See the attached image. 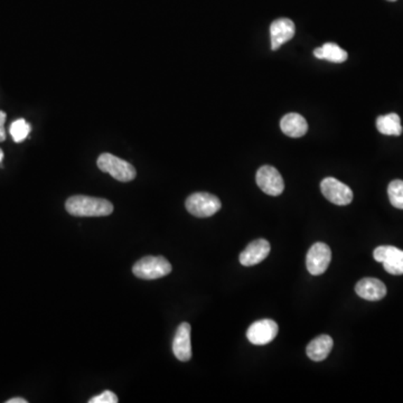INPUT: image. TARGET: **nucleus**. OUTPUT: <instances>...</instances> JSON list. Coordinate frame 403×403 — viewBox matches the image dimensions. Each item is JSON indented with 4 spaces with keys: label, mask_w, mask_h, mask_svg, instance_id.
<instances>
[{
    "label": "nucleus",
    "mask_w": 403,
    "mask_h": 403,
    "mask_svg": "<svg viewBox=\"0 0 403 403\" xmlns=\"http://www.w3.org/2000/svg\"><path fill=\"white\" fill-rule=\"evenodd\" d=\"M333 338L329 335H319L307 345V357L314 362H322L329 357L333 348Z\"/></svg>",
    "instance_id": "14"
},
{
    "label": "nucleus",
    "mask_w": 403,
    "mask_h": 403,
    "mask_svg": "<svg viewBox=\"0 0 403 403\" xmlns=\"http://www.w3.org/2000/svg\"><path fill=\"white\" fill-rule=\"evenodd\" d=\"M331 260V248L326 243H315L307 253V269L312 276H319L327 270Z\"/></svg>",
    "instance_id": "8"
},
{
    "label": "nucleus",
    "mask_w": 403,
    "mask_h": 403,
    "mask_svg": "<svg viewBox=\"0 0 403 403\" xmlns=\"http://www.w3.org/2000/svg\"><path fill=\"white\" fill-rule=\"evenodd\" d=\"M29 131H31V126L24 119H18L11 124V135L16 143L25 140Z\"/></svg>",
    "instance_id": "19"
},
{
    "label": "nucleus",
    "mask_w": 403,
    "mask_h": 403,
    "mask_svg": "<svg viewBox=\"0 0 403 403\" xmlns=\"http://www.w3.org/2000/svg\"><path fill=\"white\" fill-rule=\"evenodd\" d=\"M173 352L180 362H187L192 359L191 325L182 323L177 329L173 341Z\"/></svg>",
    "instance_id": "11"
},
{
    "label": "nucleus",
    "mask_w": 403,
    "mask_h": 403,
    "mask_svg": "<svg viewBox=\"0 0 403 403\" xmlns=\"http://www.w3.org/2000/svg\"><path fill=\"white\" fill-rule=\"evenodd\" d=\"M279 331V327L276 322L272 319H263V321L254 322L248 331L246 337L249 342L253 345H267L276 338Z\"/></svg>",
    "instance_id": "9"
},
{
    "label": "nucleus",
    "mask_w": 403,
    "mask_h": 403,
    "mask_svg": "<svg viewBox=\"0 0 403 403\" xmlns=\"http://www.w3.org/2000/svg\"><path fill=\"white\" fill-rule=\"evenodd\" d=\"M133 272L136 277L144 280L163 278L171 272V265L164 257H145L133 265Z\"/></svg>",
    "instance_id": "3"
},
{
    "label": "nucleus",
    "mask_w": 403,
    "mask_h": 403,
    "mask_svg": "<svg viewBox=\"0 0 403 403\" xmlns=\"http://www.w3.org/2000/svg\"><path fill=\"white\" fill-rule=\"evenodd\" d=\"M97 164L98 167L103 173H108L114 177V180H119V182H131L135 180L136 175H137L135 167L131 164L108 152L101 154L98 158Z\"/></svg>",
    "instance_id": "2"
},
{
    "label": "nucleus",
    "mask_w": 403,
    "mask_h": 403,
    "mask_svg": "<svg viewBox=\"0 0 403 403\" xmlns=\"http://www.w3.org/2000/svg\"><path fill=\"white\" fill-rule=\"evenodd\" d=\"M373 257L378 263H383L388 274L403 275V251L392 246H381L373 252Z\"/></svg>",
    "instance_id": "7"
},
{
    "label": "nucleus",
    "mask_w": 403,
    "mask_h": 403,
    "mask_svg": "<svg viewBox=\"0 0 403 403\" xmlns=\"http://www.w3.org/2000/svg\"><path fill=\"white\" fill-rule=\"evenodd\" d=\"M376 128L378 133L385 136H400L403 130L400 117L397 114L378 117L376 119Z\"/></svg>",
    "instance_id": "17"
},
{
    "label": "nucleus",
    "mask_w": 403,
    "mask_h": 403,
    "mask_svg": "<svg viewBox=\"0 0 403 403\" xmlns=\"http://www.w3.org/2000/svg\"><path fill=\"white\" fill-rule=\"evenodd\" d=\"M256 180H257L260 190L270 197H279L280 194L284 192V178L279 171L272 166L265 165L260 167L258 169Z\"/></svg>",
    "instance_id": "6"
},
{
    "label": "nucleus",
    "mask_w": 403,
    "mask_h": 403,
    "mask_svg": "<svg viewBox=\"0 0 403 403\" xmlns=\"http://www.w3.org/2000/svg\"><path fill=\"white\" fill-rule=\"evenodd\" d=\"M314 56L318 60H326L333 63H343L348 58V52L334 43H326L323 46L318 47L314 51Z\"/></svg>",
    "instance_id": "16"
},
{
    "label": "nucleus",
    "mask_w": 403,
    "mask_h": 403,
    "mask_svg": "<svg viewBox=\"0 0 403 403\" xmlns=\"http://www.w3.org/2000/svg\"><path fill=\"white\" fill-rule=\"evenodd\" d=\"M7 403H27V400L22 398H13L7 401Z\"/></svg>",
    "instance_id": "22"
},
{
    "label": "nucleus",
    "mask_w": 403,
    "mask_h": 403,
    "mask_svg": "<svg viewBox=\"0 0 403 403\" xmlns=\"http://www.w3.org/2000/svg\"><path fill=\"white\" fill-rule=\"evenodd\" d=\"M322 193L333 204L344 205L351 204L353 201V192L351 188L340 182L334 177H326L321 183Z\"/></svg>",
    "instance_id": "5"
},
{
    "label": "nucleus",
    "mask_w": 403,
    "mask_h": 403,
    "mask_svg": "<svg viewBox=\"0 0 403 403\" xmlns=\"http://www.w3.org/2000/svg\"><path fill=\"white\" fill-rule=\"evenodd\" d=\"M90 403H117L118 402V397L114 392H111L109 390L101 393V395L93 397L91 400L88 401Z\"/></svg>",
    "instance_id": "20"
},
{
    "label": "nucleus",
    "mask_w": 403,
    "mask_h": 403,
    "mask_svg": "<svg viewBox=\"0 0 403 403\" xmlns=\"http://www.w3.org/2000/svg\"><path fill=\"white\" fill-rule=\"evenodd\" d=\"M7 114L4 111H0V143L6 139L5 122Z\"/></svg>",
    "instance_id": "21"
},
{
    "label": "nucleus",
    "mask_w": 403,
    "mask_h": 403,
    "mask_svg": "<svg viewBox=\"0 0 403 403\" xmlns=\"http://www.w3.org/2000/svg\"><path fill=\"white\" fill-rule=\"evenodd\" d=\"M355 293L369 301L381 300L387 295V287L381 280L376 278H364L355 286Z\"/></svg>",
    "instance_id": "13"
},
{
    "label": "nucleus",
    "mask_w": 403,
    "mask_h": 403,
    "mask_svg": "<svg viewBox=\"0 0 403 403\" xmlns=\"http://www.w3.org/2000/svg\"><path fill=\"white\" fill-rule=\"evenodd\" d=\"M388 194L391 204L399 210H403V180H395L390 183Z\"/></svg>",
    "instance_id": "18"
},
{
    "label": "nucleus",
    "mask_w": 403,
    "mask_h": 403,
    "mask_svg": "<svg viewBox=\"0 0 403 403\" xmlns=\"http://www.w3.org/2000/svg\"><path fill=\"white\" fill-rule=\"evenodd\" d=\"M65 209L71 216L79 218L108 216L114 212V205L108 199L84 195H75L67 199Z\"/></svg>",
    "instance_id": "1"
},
{
    "label": "nucleus",
    "mask_w": 403,
    "mask_h": 403,
    "mask_svg": "<svg viewBox=\"0 0 403 403\" xmlns=\"http://www.w3.org/2000/svg\"><path fill=\"white\" fill-rule=\"evenodd\" d=\"M4 152L3 150H0V161H3Z\"/></svg>",
    "instance_id": "23"
},
{
    "label": "nucleus",
    "mask_w": 403,
    "mask_h": 403,
    "mask_svg": "<svg viewBox=\"0 0 403 403\" xmlns=\"http://www.w3.org/2000/svg\"><path fill=\"white\" fill-rule=\"evenodd\" d=\"M388 1H397V0H388Z\"/></svg>",
    "instance_id": "24"
},
{
    "label": "nucleus",
    "mask_w": 403,
    "mask_h": 403,
    "mask_svg": "<svg viewBox=\"0 0 403 403\" xmlns=\"http://www.w3.org/2000/svg\"><path fill=\"white\" fill-rule=\"evenodd\" d=\"M186 210L197 218H210L221 209V201L213 194L199 192L188 197L185 203Z\"/></svg>",
    "instance_id": "4"
},
{
    "label": "nucleus",
    "mask_w": 403,
    "mask_h": 403,
    "mask_svg": "<svg viewBox=\"0 0 403 403\" xmlns=\"http://www.w3.org/2000/svg\"><path fill=\"white\" fill-rule=\"evenodd\" d=\"M296 26L289 18H279L270 26L271 50H279L280 46L295 37Z\"/></svg>",
    "instance_id": "12"
},
{
    "label": "nucleus",
    "mask_w": 403,
    "mask_h": 403,
    "mask_svg": "<svg viewBox=\"0 0 403 403\" xmlns=\"http://www.w3.org/2000/svg\"><path fill=\"white\" fill-rule=\"evenodd\" d=\"M270 243L265 239H258L253 242L249 243L240 254V263L244 267H252L263 263L270 253Z\"/></svg>",
    "instance_id": "10"
},
{
    "label": "nucleus",
    "mask_w": 403,
    "mask_h": 403,
    "mask_svg": "<svg viewBox=\"0 0 403 403\" xmlns=\"http://www.w3.org/2000/svg\"><path fill=\"white\" fill-rule=\"evenodd\" d=\"M282 133L290 138H300L306 135L308 124L304 117L299 114H288L280 121Z\"/></svg>",
    "instance_id": "15"
}]
</instances>
